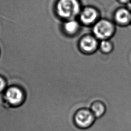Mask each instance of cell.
<instances>
[{
	"instance_id": "obj_1",
	"label": "cell",
	"mask_w": 131,
	"mask_h": 131,
	"mask_svg": "<svg viewBox=\"0 0 131 131\" xmlns=\"http://www.w3.org/2000/svg\"><path fill=\"white\" fill-rule=\"evenodd\" d=\"M82 8L80 0H57L55 11L57 16L65 21L77 18Z\"/></svg>"
},
{
	"instance_id": "obj_2",
	"label": "cell",
	"mask_w": 131,
	"mask_h": 131,
	"mask_svg": "<svg viewBox=\"0 0 131 131\" xmlns=\"http://www.w3.org/2000/svg\"><path fill=\"white\" fill-rule=\"evenodd\" d=\"M92 28V34L99 41L111 39L116 32V25L114 22L105 18H100Z\"/></svg>"
},
{
	"instance_id": "obj_3",
	"label": "cell",
	"mask_w": 131,
	"mask_h": 131,
	"mask_svg": "<svg viewBox=\"0 0 131 131\" xmlns=\"http://www.w3.org/2000/svg\"><path fill=\"white\" fill-rule=\"evenodd\" d=\"M100 18L99 9L95 6L88 5L82 7L77 19L82 26L92 27Z\"/></svg>"
},
{
	"instance_id": "obj_4",
	"label": "cell",
	"mask_w": 131,
	"mask_h": 131,
	"mask_svg": "<svg viewBox=\"0 0 131 131\" xmlns=\"http://www.w3.org/2000/svg\"><path fill=\"white\" fill-rule=\"evenodd\" d=\"M99 44V40L92 33L82 35L78 40L77 46L82 53L90 55L98 49Z\"/></svg>"
},
{
	"instance_id": "obj_5",
	"label": "cell",
	"mask_w": 131,
	"mask_h": 131,
	"mask_svg": "<svg viewBox=\"0 0 131 131\" xmlns=\"http://www.w3.org/2000/svg\"><path fill=\"white\" fill-rule=\"evenodd\" d=\"M3 97L5 101L9 105L17 106L24 102L25 95L24 91L19 86L11 85L5 90Z\"/></svg>"
},
{
	"instance_id": "obj_6",
	"label": "cell",
	"mask_w": 131,
	"mask_h": 131,
	"mask_svg": "<svg viewBox=\"0 0 131 131\" xmlns=\"http://www.w3.org/2000/svg\"><path fill=\"white\" fill-rule=\"evenodd\" d=\"M96 117L90 109L81 108L77 110L74 116L75 125L81 129H86L91 127L95 122Z\"/></svg>"
},
{
	"instance_id": "obj_7",
	"label": "cell",
	"mask_w": 131,
	"mask_h": 131,
	"mask_svg": "<svg viewBox=\"0 0 131 131\" xmlns=\"http://www.w3.org/2000/svg\"><path fill=\"white\" fill-rule=\"evenodd\" d=\"M113 21L116 26L125 27L131 24V9L125 7H120L113 13Z\"/></svg>"
},
{
	"instance_id": "obj_8",
	"label": "cell",
	"mask_w": 131,
	"mask_h": 131,
	"mask_svg": "<svg viewBox=\"0 0 131 131\" xmlns=\"http://www.w3.org/2000/svg\"><path fill=\"white\" fill-rule=\"evenodd\" d=\"M81 26L82 25L77 18L69 19L63 21L62 30L67 36L74 37L79 33Z\"/></svg>"
},
{
	"instance_id": "obj_9",
	"label": "cell",
	"mask_w": 131,
	"mask_h": 131,
	"mask_svg": "<svg viewBox=\"0 0 131 131\" xmlns=\"http://www.w3.org/2000/svg\"><path fill=\"white\" fill-rule=\"evenodd\" d=\"M90 110L96 118H100L104 114L106 111V106L101 101L96 100L91 103Z\"/></svg>"
},
{
	"instance_id": "obj_10",
	"label": "cell",
	"mask_w": 131,
	"mask_h": 131,
	"mask_svg": "<svg viewBox=\"0 0 131 131\" xmlns=\"http://www.w3.org/2000/svg\"><path fill=\"white\" fill-rule=\"evenodd\" d=\"M114 45L111 39H105L99 41L98 49L103 54H108L114 50Z\"/></svg>"
},
{
	"instance_id": "obj_11",
	"label": "cell",
	"mask_w": 131,
	"mask_h": 131,
	"mask_svg": "<svg viewBox=\"0 0 131 131\" xmlns=\"http://www.w3.org/2000/svg\"><path fill=\"white\" fill-rule=\"evenodd\" d=\"M6 80L1 76H0V93H2L5 90L7 86Z\"/></svg>"
},
{
	"instance_id": "obj_12",
	"label": "cell",
	"mask_w": 131,
	"mask_h": 131,
	"mask_svg": "<svg viewBox=\"0 0 131 131\" xmlns=\"http://www.w3.org/2000/svg\"><path fill=\"white\" fill-rule=\"evenodd\" d=\"M119 3L122 5H126L129 4L131 0H117Z\"/></svg>"
},
{
	"instance_id": "obj_13",
	"label": "cell",
	"mask_w": 131,
	"mask_h": 131,
	"mask_svg": "<svg viewBox=\"0 0 131 131\" xmlns=\"http://www.w3.org/2000/svg\"><path fill=\"white\" fill-rule=\"evenodd\" d=\"M128 5H130V6H131V1H130V3H129V4Z\"/></svg>"
}]
</instances>
